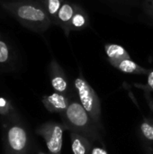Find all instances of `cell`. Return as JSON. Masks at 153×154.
<instances>
[{"instance_id":"603a6c76","label":"cell","mask_w":153,"mask_h":154,"mask_svg":"<svg viewBox=\"0 0 153 154\" xmlns=\"http://www.w3.org/2000/svg\"><path fill=\"white\" fill-rule=\"evenodd\" d=\"M40 154H46V153H40Z\"/></svg>"},{"instance_id":"ac0fdd59","label":"cell","mask_w":153,"mask_h":154,"mask_svg":"<svg viewBox=\"0 0 153 154\" xmlns=\"http://www.w3.org/2000/svg\"><path fill=\"white\" fill-rule=\"evenodd\" d=\"M145 97H146V99H147V102H148L149 107L151 108V110L152 111V113H153V98L151 97L150 92L145 91Z\"/></svg>"},{"instance_id":"30bf717a","label":"cell","mask_w":153,"mask_h":154,"mask_svg":"<svg viewBox=\"0 0 153 154\" xmlns=\"http://www.w3.org/2000/svg\"><path fill=\"white\" fill-rule=\"evenodd\" d=\"M115 68L121 70L124 73L129 74H136V75H145L149 74L151 70L144 69L143 67L138 65L136 62L132 60L131 59H125L117 61H109Z\"/></svg>"},{"instance_id":"7a4b0ae2","label":"cell","mask_w":153,"mask_h":154,"mask_svg":"<svg viewBox=\"0 0 153 154\" xmlns=\"http://www.w3.org/2000/svg\"><path fill=\"white\" fill-rule=\"evenodd\" d=\"M60 116L67 130L79 134L88 138L91 142H101L98 127L80 104L79 100H69L67 110Z\"/></svg>"},{"instance_id":"52a82bcc","label":"cell","mask_w":153,"mask_h":154,"mask_svg":"<svg viewBox=\"0 0 153 154\" xmlns=\"http://www.w3.org/2000/svg\"><path fill=\"white\" fill-rule=\"evenodd\" d=\"M41 101L49 112L60 114V116L67 110L69 104V99L67 95L58 92L43 96Z\"/></svg>"},{"instance_id":"2e32d148","label":"cell","mask_w":153,"mask_h":154,"mask_svg":"<svg viewBox=\"0 0 153 154\" xmlns=\"http://www.w3.org/2000/svg\"><path fill=\"white\" fill-rule=\"evenodd\" d=\"M12 58V52L10 47L5 41L0 40V64L5 65L8 64Z\"/></svg>"},{"instance_id":"ba28073f","label":"cell","mask_w":153,"mask_h":154,"mask_svg":"<svg viewBox=\"0 0 153 154\" xmlns=\"http://www.w3.org/2000/svg\"><path fill=\"white\" fill-rule=\"evenodd\" d=\"M76 7H77V5L70 4L67 1H63L62 5L58 14L56 25H59L60 27H61L67 36H69V32H71L70 25H71V21L73 19V16L76 12Z\"/></svg>"},{"instance_id":"7402d4cb","label":"cell","mask_w":153,"mask_h":154,"mask_svg":"<svg viewBox=\"0 0 153 154\" xmlns=\"http://www.w3.org/2000/svg\"><path fill=\"white\" fill-rule=\"evenodd\" d=\"M149 14H150V15L153 16V11H152V10H149Z\"/></svg>"},{"instance_id":"277c9868","label":"cell","mask_w":153,"mask_h":154,"mask_svg":"<svg viewBox=\"0 0 153 154\" xmlns=\"http://www.w3.org/2000/svg\"><path fill=\"white\" fill-rule=\"evenodd\" d=\"M3 141L5 154H27L29 137L22 124L12 121L3 125Z\"/></svg>"},{"instance_id":"44dd1931","label":"cell","mask_w":153,"mask_h":154,"mask_svg":"<svg viewBox=\"0 0 153 154\" xmlns=\"http://www.w3.org/2000/svg\"><path fill=\"white\" fill-rule=\"evenodd\" d=\"M146 154H153V149H151L150 146L147 148V151H146Z\"/></svg>"},{"instance_id":"5b68a950","label":"cell","mask_w":153,"mask_h":154,"mask_svg":"<svg viewBox=\"0 0 153 154\" xmlns=\"http://www.w3.org/2000/svg\"><path fill=\"white\" fill-rule=\"evenodd\" d=\"M66 129L63 124L47 122L36 129L37 134L41 135L50 154H60L63 143V132Z\"/></svg>"},{"instance_id":"9a60e30c","label":"cell","mask_w":153,"mask_h":154,"mask_svg":"<svg viewBox=\"0 0 153 154\" xmlns=\"http://www.w3.org/2000/svg\"><path fill=\"white\" fill-rule=\"evenodd\" d=\"M0 115L6 117H11L14 115V108L12 102L4 97H0Z\"/></svg>"},{"instance_id":"ffe728a7","label":"cell","mask_w":153,"mask_h":154,"mask_svg":"<svg viewBox=\"0 0 153 154\" xmlns=\"http://www.w3.org/2000/svg\"><path fill=\"white\" fill-rule=\"evenodd\" d=\"M147 7L149 8V10H152L153 11V0H148L147 1Z\"/></svg>"},{"instance_id":"8fae6325","label":"cell","mask_w":153,"mask_h":154,"mask_svg":"<svg viewBox=\"0 0 153 154\" xmlns=\"http://www.w3.org/2000/svg\"><path fill=\"white\" fill-rule=\"evenodd\" d=\"M106 52L109 61H117V60H122L125 59H131L126 50L118 44H113V43L106 44Z\"/></svg>"},{"instance_id":"7c38bea8","label":"cell","mask_w":153,"mask_h":154,"mask_svg":"<svg viewBox=\"0 0 153 154\" xmlns=\"http://www.w3.org/2000/svg\"><path fill=\"white\" fill-rule=\"evenodd\" d=\"M45 9L52 24H57V17L62 5V0H37Z\"/></svg>"},{"instance_id":"8992f818","label":"cell","mask_w":153,"mask_h":154,"mask_svg":"<svg viewBox=\"0 0 153 154\" xmlns=\"http://www.w3.org/2000/svg\"><path fill=\"white\" fill-rule=\"evenodd\" d=\"M49 75L55 92L66 95L69 90V81L65 71L55 59H52L49 64Z\"/></svg>"},{"instance_id":"4fadbf2b","label":"cell","mask_w":153,"mask_h":154,"mask_svg":"<svg viewBox=\"0 0 153 154\" xmlns=\"http://www.w3.org/2000/svg\"><path fill=\"white\" fill-rule=\"evenodd\" d=\"M88 25V18L86 12L78 5L76 7V12L71 21L70 30L71 31H80L85 29Z\"/></svg>"},{"instance_id":"5bb4252c","label":"cell","mask_w":153,"mask_h":154,"mask_svg":"<svg viewBox=\"0 0 153 154\" xmlns=\"http://www.w3.org/2000/svg\"><path fill=\"white\" fill-rule=\"evenodd\" d=\"M140 130L146 140L153 142V119L144 118L141 124Z\"/></svg>"},{"instance_id":"9c48e42d","label":"cell","mask_w":153,"mask_h":154,"mask_svg":"<svg viewBox=\"0 0 153 154\" xmlns=\"http://www.w3.org/2000/svg\"><path fill=\"white\" fill-rule=\"evenodd\" d=\"M69 136L73 154H91L92 142L88 138L73 132H70Z\"/></svg>"},{"instance_id":"d6986e66","label":"cell","mask_w":153,"mask_h":154,"mask_svg":"<svg viewBox=\"0 0 153 154\" xmlns=\"http://www.w3.org/2000/svg\"><path fill=\"white\" fill-rule=\"evenodd\" d=\"M91 154H108L107 152L103 149V148H100V147H94L92 149V152Z\"/></svg>"},{"instance_id":"e0dca14e","label":"cell","mask_w":153,"mask_h":154,"mask_svg":"<svg viewBox=\"0 0 153 154\" xmlns=\"http://www.w3.org/2000/svg\"><path fill=\"white\" fill-rule=\"evenodd\" d=\"M148 75L149 76H148V83H147V86H145V87H143L142 85H135V86L138 87V88H142L144 91L151 92V91H153V70H151Z\"/></svg>"},{"instance_id":"6da1fadb","label":"cell","mask_w":153,"mask_h":154,"mask_svg":"<svg viewBox=\"0 0 153 154\" xmlns=\"http://www.w3.org/2000/svg\"><path fill=\"white\" fill-rule=\"evenodd\" d=\"M3 7L23 26L35 32H43L52 24L47 12L37 0L7 2L3 4Z\"/></svg>"},{"instance_id":"3957f363","label":"cell","mask_w":153,"mask_h":154,"mask_svg":"<svg viewBox=\"0 0 153 154\" xmlns=\"http://www.w3.org/2000/svg\"><path fill=\"white\" fill-rule=\"evenodd\" d=\"M74 86L78 93V97L80 104L83 106L85 110L89 114L90 117L96 125V126L101 129L102 108L96 92L85 79L82 73H79L78 77L76 78L74 81Z\"/></svg>"}]
</instances>
